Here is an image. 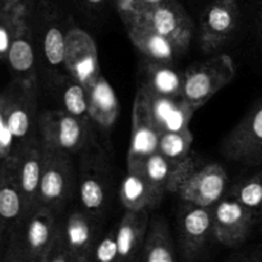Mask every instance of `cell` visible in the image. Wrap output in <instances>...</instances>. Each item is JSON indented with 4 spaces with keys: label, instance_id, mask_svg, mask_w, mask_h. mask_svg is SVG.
Wrapping results in <instances>:
<instances>
[{
    "label": "cell",
    "instance_id": "6da1fadb",
    "mask_svg": "<svg viewBox=\"0 0 262 262\" xmlns=\"http://www.w3.org/2000/svg\"><path fill=\"white\" fill-rule=\"evenodd\" d=\"M38 86L13 79L0 97V160L18 161L27 146L41 140L37 114Z\"/></svg>",
    "mask_w": 262,
    "mask_h": 262
},
{
    "label": "cell",
    "instance_id": "7a4b0ae2",
    "mask_svg": "<svg viewBox=\"0 0 262 262\" xmlns=\"http://www.w3.org/2000/svg\"><path fill=\"white\" fill-rule=\"evenodd\" d=\"M228 173L219 164L199 165L192 156L179 165L170 193L182 202L201 207H214L227 196Z\"/></svg>",
    "mask_w": 262,
    "mask_h": 262
},
{
    "label": "cell",
    "instance_id": "3957f363",
    "mask_svg": "<svg viewBox=\"0 0 262 262\" xmlns=\"http://www.w3.org/2000/svg\"><path fill=\"white\" fill-rule=\"evenodd\" d=\"M235 72L234 61L227 54L192 64L183 73L182 99L196 112L233 81Z\"/></svg>",
    "mask_w": 262,
    "mask_h": 262
},
{
    "label": "cell",
    "instance_id": "277c9868",
    "mask_svg": "<svg viewBox=\"0 0 262 262\" xmlns=\"http://www.w3.org/2000/svg\"><path fill=\"white\" fill-rule=\"evenodd\" d=\"M94 123L78 119L61 109L40 114L38 133L43 145L72 155L96 147Z\"/></svg>",
    "mask_w": 262,
    "mask_h": 262
},
{
    "label": "cell",
    "instance_id": "5b68a950",
    "mask_svg": "<svg viewBox=\"0 0 262 262\" xmlns=\"http://www.w3.org/2000/svg\"><path fill=\"white\" fill-rule=\"evenodd\" d=\"M110 193V166L102 151L96 146L83 152L81 159L78 176V196L81 209L100 222L109 209Z\"/></svg>",
    "mask_w": 262,
    "mask_h": 262
},
{
    "label": "cell",
    "instance_id": "8992f818",
    "mask_svg": "<svg viewBox=\"0 0 262 262\" xmlns=\"http://www.w3.org/2000/svg\"><path fill=\"white\" fill-rule=\"evenodd\" d=\"M67 26L68 22H63L60 10L53 0L36 2L32 14L35 40H38L40 42L43 63L50 69V72H55L56 78L61 76L58 72L61 68L64 69Z\"/></svg>",
    "mask_w": 262,
    "mask_h": 262
},
{
    "label": "cell",
    "instance_id": "52a82bcc",
    "mask_svg": "<svg viewBox=\"0 0 262 262\" xmlns=\"http://www.w3.org/2000/svg\"><path fill=\"white\" fill-rule=\"evenodd\" d=\"M77 183L71 155L43 145V170L38 205L58 214L73 197Z\"/></svg>",
    "mask_w": 262,
    "mask_h": 262
},
{
    "label": "cell",
    "instance_id": "ba28073f",
    "mask_svg": "<svg viewBox=\"0 0 262 262\" xmlns=\"http://www.w3.org/2000/svg\"><path fill=\"white\" fill-rule=\"evenodd\" d=\"M177 238L184 260H199L210 241L215 238L212 207H201L181 201L177 214Z\"/></svg>",
    "mask_w": 262,
    "mask_h": 262
},
{
    "label": "cell",
    "instance_id": "9c48e42d",
    "mask_svg": "<svg viewBox=\"0 0 262 262\" xmlns=\"http://www.w3.org/2000/svg\"><path fill=\"white\" fill-rule=\"evenodd\" d=\"M64 71L81 82L86 90L94 86L101 76L96 42L87 31L82 30L71 19L67 26Z\"/></svg>",
    "mask_w": 262,
    "mask_h": 262
},
{
    "label": "cell",
    "instance_id": "30bf717a",
    "mask_svg": "<svg viewBox=\"0 0 262 262\" xmlns=\"http://www.w3.org/2000/svg\"><path fill=\"white\" fill-rule=\"evenodd\" d=\"M222 152L245 165L262 164V104L248 113L223 140Z\"/></svg>",
    "mask_w": 262,
    "mask_h": 262
},
{
    "label": "cell",
    "instance_id": "8fae6325",
    "mask_svg": "<svg viewBox=\"0 0 262 262\" xmlns=\"http://www.w3.org/2000/svg\"><path fill=\"white\" fill-rule=\"evenodd\" d=\"M239 25V7L235 0H214L200 17V46L206 54L222 48Z\"/></svg>",
    "mask_w": 262,
    "mask_h": 262
},
{
    "label": "cell",
    "instance_id": "7c38bea8",
    "mask_svg": "<svg viewBox=\"0 0 262 262\" xmlns=\"http://www.w3.org/2000/svg\"><path fill=\"white\" fill-rule=\"evenodd\" d=\"M17 163L2 164L0 169V234L3 246L19 234L28 215L17 176Z\"/></svg>",
    "mask_w": 262,
    "mask_h": 262
},
{
    "label": "cell",
    "instance_id": "4fadbf2b",
    "mask_svg": "<svg viewBox=\"0 0 262 262\" xmlns=\"http://www.w3.org/2000/svg\"><path fill=\"white\" fill-rule=\"evenodd\" d=\"M215 239L225 247L241 246L257 224L255 215L230 196L212 207Z\"/></svg>",
    "mask_w": 262,
    "mask_h": 262
},
{
    "label": "cell",
    "instance_id": "5bb4252c",
    "mask_svg": "<svg viewBox=\"0 0 262 262\" xmlns=\"http://www.w3.org/2000/svg\"><path fill=\"white\" fill-rule=\"evenodd\" d=\"M60 234L56 214L49 207L38 205L26 217L19 232V239L26 252L35 262L43 260Z\"/></svg>",
    "mask_w": 262,
    "mask_h": 262
},
{
    "label": "cell",
    "instance_id": "9a60e30c",
    "mask_svg": "<svg viewBox=\"0 0 262 262\" xmlns=\"http://www.w3.org/2000/svg\"><path fill=\"white\" fill-rule=\"evenodd\" d=\"M137 25H143L155 31L182 51L188 48L193 36L192 18L178 0H170L160 5L148 13Z\"/></svg>",
    "mask_w": 262,
    "mask_h": 262
},
{
    "label": "cell",
    "instance_id": "2e32d148",
    "mask_svg": "<svg viewBox=\"0 0 262 262\" xmlns=\"http://www.w3.org/2000/svg\"><path fill=\"white\" fill-rule=\"evenodd\" d=\"M161 132L151 118L142 94L137 91L132 109V133L128 148L127 168H135L159 151Z\"/></svg>",
    "mask_w": 262,
    "mask_h": 262
},
{
    "label": "cell",
    "instance_id": "e0dca14e",
    "mask_svg": "<svg viewBox=\"0 0 262 262\" xmlns=\"http://www.w3.org/2000/svg\"><path fill=\"white\" fill-rule=\"evenodd\" d=\"M99 220L83 209H74L60 224L61 238L74 262H90L99 243Z\"/></svg>",
    "mask_w": 262,
    "mask_h": 262
},
{
    "label": "cell",
    "instance_id": "ac0fdd59",
    "mask_svg": "<svg viewBox=\"0 0 262 262\" xmlns=\"http://www.w3.org/2000/svg\"><path fill=\"white\" fill-rule=\"evenodd\" d=\"M137 91L142 94L151 118L161 133L191 132L188 125L194 112L183 101L182 97L158 96L141 89Z\"/></svg>",
    "mask_w": 262,
    "mask_h": 262
},
{
    "label": "cell",
    "instance_id": "d6986e66",
    "mask_svg": "<svg viewBox=\"0 0 262 262\" xmlns=\"http://www.w3.org/2000/svg\"><path fill=\"white\" fill-rule=\"evenodd\" d=\"M148 211H125L117 224L118 262H140L147 238Z\"/></svg>",
    "mask_w": 262,
    "mask_h": 262
},
{
    "label": "cell",
    "instance_id": "ffe728a7",
    "mask_svg": "<svg viewBox=\"0 0 262 262\" xmlns=\"http://www.w3.org/2000/svg\"><path fill=\"white\" fill-rule=\"evenodd\" d=\"M5 63L13 73V79L38 86V76L36 69L35 33L32 19L26 23L10 45Z\"/></svg>",
    "mask_w": 262,
    "mask_h": 262
},
{
    "label": "cell",
    "instance_id": "44dd1931",
    "mask_svg": "<svg viewBox=\"0 0 262 262\" xmlns=\"http://www.w3.org/2000/svg\"><path fill=\"white\" fill-rule=\"evenodd\" d=\"M42 170L43 143L41 140H37L22 151L17 164L18 182L27 205L28 214L38 206Z\"/></svg>",
    "mask_w": 262,
    "mask_h": 262
},
{
    "label": "cell",
    "instance_id": "7402d4cb",
    "mask_svg": "<svg viewBox=\"0 0 262 262\" xmlns=\"http://www.w3.org/2000/svg\"><path fill=\"white\" fill-rule=\"evenodd\" d=\"M119 199L125 211H148L161 204L160 196L148 183L140 166L127 168L119 188Z\"/></svg>",
    "mask_w": 262,
    "mask_h": 262
},
{
    "label": "cell",
    "instance_id": "603a6c76",
    "mask_svg": "<svg viewBox=\"0 0 262 262\" xmlns=\"http://www.w3.org/2000/svg\"><path fill=\"white\" fill-rule=\"evenodd\" d=\"M142 78L138 89L165 97H182L183 73H179L171 64L156 63L145 59L142 67Z\"/></svg>",
    "mask_w": 262,
    "mask_h": 262
},
{
    "label": "cell",
    "instance_id": "cb8c5ba5",
    "mask_svg": "<svg viewBox=\"0 0 262 262\" xmlns=\"http://www.w3.org/2000/svg\"><path fill=\"white\" fill-rule=\"evenodd\" d=\"M127 32L133 45L145 55V59L147 60L171 64L179 54L183 53L168 38L163 37L143 25L132 26L127 28Z\"/></svg>",
    "mask_w": 262,
    "mask_h": 262
},
{
    "label": "cell",
    "instance_id": "d4e9b609",
    "mask_svg": "<svg viewBox=\"0 0 262 262\" xmlns=\"http://www.w3.org/2000/svg\"><path fill=\"white\" fill-rule=\"evenodd\" d=\"M87 94L92 122L105 129L112 128L119 115V101L109 81L101 74L94 86L87 90Z\"/></svg>",
    "mask_w": 262,
    "mask_h": 262
},
{
    "label": "cell",
    "instance_id": "484cf974",
    "mask_svg": "<svg viewBox=\"0 0 262 262\" xmlns=\"http://www.w3.org/2000/svg\"><path fill=\"white\" fill-rule=\"evenodd\" d=\"M53 83L55 86L61 110L78 119L92 122L89 113V94L81 82L64 73L53 81Z\"/></svg>",
    "mask_w": 262,
    "mask_h": 262
},
{
    "label": "cell",
    "instance_id": "4316f807",
    "mask_svg": "<svg viewBox=\"0 0 262 262\" xmlns=\"http://www.w3.org/2000/svg\"><path fill=\"white\" fill-rule=\"evenodd\" d=\"M141 262H178L169 225L161 217L150 222Z\"/></svg>",
    "mask_w": 262,
    "mask_h": 262
},
{
    "label": "cell",
    "instance_id": "83f0119b",
    "mask_svg": "<svg viewBox=\"0 0 262 262\" xmlns=\"http://www.w3.org/2000/svg\"><path fill=\"white\" fill-rule=\"evenodd\" d=\"M179 165L181 164L173 163L158 151L148 159H146L145 163L140 165V168L142 173L145 174L148 183L154 187V189L160 196L164 197L166 193H170L173 178L178 170ZM135 168H137V166H135Z\"/></svg>",
    "mask_w": 262,
    "mask_h": 262
},
{
    "label": "cell",
    "instance_id": "f1b7e54d",
    "mask_svg": "<svg viewBox=\"0 0 262 262\" xmlns=\"http://www.w3.org/2000/svg\"><path fill=\"white\" fill-rule=\"evenodd\" d=\"M228 196L237 200L246 209L256 216L257 222H262V171L253 174L246 181L233 187Z\"/></svg>",
    "mask_w": 262,
    "mask_h": 262
},
{
    "label": "cell",
    "instance_id": "f546056e",
    "mask_svg": "<svg viewBox=\"0 0 262 262\" xmlns=\"http://www.w3.org/2000/svg\"><path fill=\"white\" fill-rule=\"evenodd\" d=\"M192 142H193V136L191 132H164L160 135L159 152L173 163L182 164L191 156L189 150Z\"/></svg>",
    "mask_w": 262,
    "mask_h": 262
},
{
    "label": "cell",
    "instance_id": "4dcf8cb0",
    "mask_svg": "<svg viewBox=\"0 0 262 262\" xmlns=\"http://www.w3.org/2000/svg\"><path fill=\"white\" fill-rule=\"evenodd\" d=\"M170 0H114L115 8L125 28L137 25L154 9Z\"/></svg>",
    "mask_w": 262,
    "mask_h": 262
},
{
    "label": "cell",
    "instance_id": "1f68e13d",
    "mask_svg": "<svg viewBox=\"0 0 262 262\" xmlns=\"http://www.w3.org/2000/svg\"><path fill=\"white\" fill-rule=\"evenodd\" d=\"M90 262H118L117 224L101 235Z\"/></svg>",
    "mask_w": 262,
    "mask_h": 262
},
{
    "label": "cell",
    "instance_id": "d6a6232c",
    "mask_svg": "<svg viewBox=\"0 0 262 262\" xmlns=\"http://www.w3.org/2000/svg\"><path fill=\"white\" fill-rule=\"evenodd\" d=\"M3 262H35L28 256L19 239L15 235L3 246Z\"/></svg>",
    "mask_w": 262,
    "mask_h": 262
},
{
    "label": "cell",
    "instance_id": "836d02e7",
    "mask_svg": "<svg viewBox=\"0 0 262 262\" xmlns=\"http://www.w3.org/2000/svg\"><path fill=\"white\" fill-rule=\"evenodd\" d=\"M41 262H74L73 257H72L69 251L67 250L66 245H64V241L61 238V232L59 237L56 238L51 250L49 251L48 255L43 257V260Z\"/></svg>",
    "mask_w": 262,
    "mask_h": 262
},
{
    "label": "cell",
    "instance_id": "e575fe53",
    "mask_svg": "<svg viewBox=\"0 0 262 262\" xmlns=\"http://www.w3.org/2000/svg\"><path fill=\"white\" fill-rule=\"evenodd\" d=\"M81 2L90 9H99L106 4L107 0H81Z\"/></svg>",
    "mask_w": 262,
    "mask_h": 262
},
{
    "label": "cell",
    "instance_id": "d590c367",
    "mask_svg": "<svg viewBox=\"0 0 262 262\" xmlns=\"http://www.w3.org/2000/svg\"><path fill=\"white\" fill-rule=\"evenodd\" d=\"M243 262H262V255L252 256V257L247 258V260H245Z\"/></svg>",
    "mask_w": 262,
    "mask_h": 262
},
{
    "label": "cell",
    "instance_id": "8d00e7d4",
    "mask_svg": "<svg viewBox=\"0 0 262 262\" xmlns=\"http://www.w3.org/2000/svg\"><path fill=\"white\" fill-rule=\"evenodd\" d=\"M261 225H262V222H261Z\"/></svg>",
    "mask_w": 262,
    "mask_h": 262
}]
</instances>
